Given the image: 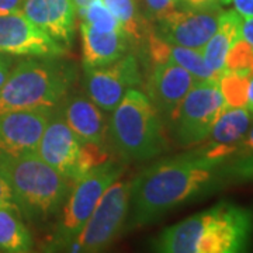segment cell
I'll return each mask as SVG.
<instances>
[{
	"instance_id": "obj_1",
	"label": "cell",
	"mask_w": 253,
	"mask_h": 253,
	"mask_svg": "<svg viewBox=\"0 0 253 253\" xmlns=\"http://www.w3.org/2000/svg\"><path fill=\"white\" fill-rule=\"evenodd\" d=\"M231 181L225 162L208 158L199 148L159 159L131 180L126 228L149 225Z\"/></svg>"
},
{
	"instance_id": "obj_2",
	"label": "cell",
	"mask_w": 253,
	"mask_h": 253,
	"mask_svg": "<svg viewBox=\"0 0 253 253\" xmlns=\"http://www.w3.org/2000/svg\"><path fill=\"white\" fill-rule=\"evenodd\" d=\"M253 238V210L221 201L163 229L152 249L162 253H239Z\"/></svg>"
},
{
	"instance_id": "obj_3",
	"label": "cell",
	"mask_w": 253,
	"mask_h": 253,
	"mask_svg": "<svg viewBox=\"0 0 253 253\" xmlns=\"http://www.w3.org/2000/svg\"><path fill=\"white\" fill-rule=\"evenodd\" d=\"M78 68L65 56H26L14 63L0 89V113L54 109L71 93Z\"/></svg>"
},
{
	"instance_id": "obj_4",
	"label": "cell",
	"mask_w": 253,
	"mask_h": 253,
	"mask_svg": "<svg viewBox=\"0 0 253 253\" xmlns=\"http://www.w3.org/2000/svg\"><path fill=\"white\" fill-rule=\"evenodd\" d=\"M0 172L9 181L21 214L31 222H45L61 210L72 181L45 163L37 152L0 154Z\"/></svg>"
},
{
	"instance_id": "obj_5",
	"label": "cell",
	"mask_w": 253,
	"mask_h": 253,
	"mask_svg": "<svg viewBox=\"0 0 253 253\" xmlns=\"http://www.w3.org/2000/svg\"><path fill=\"white\" fill-rule=\"evenodd\" d=\"M107 142L124 162H145L168 149L165 121L145 91L129 89L110 113Z\"/></svg>"
},
{
	"instance_id": "obj_6",
	"label": "cell",
	"mask_w": 253,
	"mask_h": 253,
	"mask_svg": "<svg viewBox=\"0 0 253 253\" xmlns=\"http://www.w3.org/2000/svg\"><path fill=\"white\" fill-rule=\"evenodd\" d=\"M38 156L66 179L75 181L110 159L107 146L83 142L66 124L56 106L37 146Z\"/></svg>"
},
{
	"instance_id": "obj_7",
	"label": "cell",
	"mask_w": 253,
	"mask_h": 253,
	"mask_svg": "<svg viewBox=\"0 0 253 253\" xmlns=\"http://www.w3.org/2000/svg\"><path fill=\"white\" fill-rule=\"evenodd\" d=\"M126 170L124 162L110 158L72 183L71 191L61 207V215L52 236V251H62L79 235L111 183L118 180Z\"/></svg>"
},
{
	"instance_id": "obj_8",
	"label": "cell",
	"mask_w": 253,
	"mask_h": 253,
	"mask_svg": "<svg viewBox=\"0 0 253 253\" xmlns=\"http://www.w3.org/2000/svg\"><path fill=\"white\" fill-rule=\"evenodd\" d=\"M131 197V180H116L100 197L90 218L73 241L63 248L66 252H101L126 229Z\"/></svg>"
},
{
	"instance_id": "obj_9",
	"label": "cell",
	"mask_w": 253,
	"mask_h": 253,
	"mask_svg": "<svg viewBox=\"0 0 253 253\" xmlns=\"http://www.w3.org/2000/svg\"><path fill=\"white\" fill-rule=\"evenodd\" d=\"M225 106L218 81L197 82L166 123L174 142L180 146L203 144Z\"/></svg>"
},
{
	"instance_id": "obj_10",
	"label": "cell",
	"mask_w": 253,
	"mask_h": 253,
	"mask_svg": "<svg viewBox=\"0 0 253 253\" xmlns=\"http://www.w3.org/2000/svg\"><path fill=\"white\" fill-rule=\"evenodd\" d=\"M83 72L84 94L109 114L126 91L144 83L139 59L132 52L101 68H83Z\"/></svg>"
},
{
	"instance_id": "obj_11",
	"label": "cell",
	"mask_w": 253,
	"mask_h": 253,
	"mask_svg": "<svg viewBox=\"0 0 253 253\" xmlns=\"http://www.w3.org/2000/svg\"><path fill=\"white\" fill-rule=\"evenodd\" d=\"M221 6L211 9H176L152 24L155 33L173 45L203 49L217 31Z\"/></svg>"
},
{
	"instance_id": "obj_12",
	"label": "cell",
	"mask_w": 253,
	"mask_h": 253,
	"mask_svg": "<svg viewBox=\"0 0 253 253\" xmlns=\"http://www.w3.org/2000/svg\"><path fill=\"white\" fill-rule=\"evenodd\" d=\"M0 54L66 56L68 49L34 26L23 13L0 16Z\"/></svg>"
},
{
	"instance_id": "obj_13",
	"label": "cell",
	"mask_w": 253,
	"mask_h": 253,
	"mask_svg": "<svg viewBox=\"0 0 253 253\" xmlns=\"http://www.w3.org/2000/svg\"><path fill=\"white\" fill-rule=\"evenodd\" d=\"M54 109L41 107L0 113V154L37 152V146Z\"/></svg>"
},
{
	"instance_id": "obj_14",
	"label": "cell",
	"mask_w": 253,
	"mask_h": 253,
	"mask_svg": "<svg viewBox=\"0 0 253 253\" xmlns=\"http://www.w3.org/2000/svg\"><path fill=\"white\" fill-rule=\"evenodd\" d=\"M197 79L174 62L152 63L146 79V94L154 103L165 124Z\"/></svg>"
},
{
	"instance_id": "obj_15",
	"label": "cell",
	"mask_w": 253,
	"mask_h": 253,
	"mask_svg": "<svg viewBox=\"0 0 253 253\" xmlns=\"http://www.w3.org/2000/svg\"><path fill=\"white\" fill-rule=\"evenodd\" d=\"M21 13L66 49L76 31V9L72 0H24Z\"/></svg>"
},
{
	"instance_id": "obj_16",
	"label": "cell",
	"mask_w": 253,
	"mask_h": 253,
	"mask_svg": "<svg viewBox=\"0 0 253 253\" xmlns=\"http://www.w3.org/2000/svg\"><path fill=\"white\" fill-rule=\"evenodd\" d=\"M253 123V116L246 107L225 106L215 120L208 138L199 149L217 161L226 162L244 141Z\"/></svg>"
},
{
	"instance_id": "obj_17",
	"label": "cell",
	"mask_w": 253,
	"mask_h": 253,
	"mask_svg": "<svg viewBox=\"0 0 253 253\" xmlns=\"http://www.w3.org/2000/svg\"><path fill=\"white\" fill-rule=\"evenodd\" d=\"M66 124L83 142L107 146L109 113L101 110L86 94H68L58 106Z\"/></svg>"
},
{
	"instance_id": "obj_18",
	"label": "cell",
	"mask_w": 253,
	"mask_h": 253,
	"mask_svg": "<svg viewBox=\"0 0 253 253\" xmlns=\"http://www.w3.org/2000/svg\"><path fill=\"white\" fill-rule=\"evenodd\" d=\"M83 68H101L116 62L132 51V41L126 33L100 31L81 21Z\"/></svg>"
},
{
	"instance_id": "obj_19",
	"label": "cell",
	"mask_w": 253,
	"mask_h": 253,
	"mask_svg": "<svg viewBox=\"0 0 253 253\" xmlns=\"http://www.w3.org/2000/svg\"><path fill=\"white\" fill-rule=\"evenodd\" d=\"M241 23L242 17L235 10H222L218 21L217 31L201 49L206 62L212 71L221 73L225 69V58L228 51L234 45V42L242 37Z\"/></svg>"
},
{
	"instance_id": "obj_20",
	"label": "cell",
	"mask_w": 253,
	"mask_h": 253,
	"mask_svg": "<svg viewBox=\"0 0 253 253\" xmlns=\"http://www.w3.org/2000/svg\"><path fill=\"white\" fill-rule=\"evenodd\" d=\"M33 251V238L16 207H0V252L27 253Z\"/></svg>"
},
{
	"instance_id": "obj_21",
	"label": "cell",
	"mask_w": 253,
	"mask_h": 253,
	"mask_svg": "<svg viewBox=\"0 0 253 253\" xmlns=\"http://www.w3.org/2000/svg\"><path fill=\"white\" fill-rule=\"evenodd\" d=\"M103 3L116 16L132 44L144 45L151 23L144 17L139 0H103Z\"/></svg>"
},
{
	"instance_id": "obj_22",
	"label": "cell",
	"mask_w": 253,
	"mask_h": 253,
	"mask_svg": "<svg viewBox=\"0 0 253 253\" xmlns=\"http://www.w3.org/2000/svg\"><path fill=\"white\" fill-rule=\"evenodd\" d=\"M174 62L189 71L199 82L218 81L221 73L212 71L204 59L201 49L173 45L166 42L165 46V62Z\"/></svg>"
},
{
	"instance_id": "obj_23",
	"label": "cell",
	"mask_w": 253,
	"mask_h": 253,
	"mask_svg": "<svg viewBox=\"0 0 253 253\" xmlns=\"http://www.w3.org/2000/svg\"><path fill=\"white\" fill-rule=\"evenodd\" d=\"M251 72L224 69L218 78V86L228 107H246Z\"/></svg>"
},
{
	"instance_id": "obj_24",
	"label": "cell",
	"mask_w": 253,
	"mask_h": 253,
	"mask_svg": "<svg viewBox=\"0 0 253 253\" xmlns=\"http://www.w3.org/2000/svg\"><path fill=\"white\" fill-rule=\"evenodd\" d=\"M225 165L232 181H253V123Z\"/></svg>"
},
{
	"instance_id": "obj_25",
	"label": "cell",
	"mask_w": 253,
	"mask_h": 253,
	"mask_svg": "<svg viewBox=\"0 0 253 253\" xmlns=\"http://www.w3.org/2000/svg\"><path fill=\"white\" fill-rule=\"evenodd\" d=\"M79 20L96 30H100V31L124 33L116 16L103 3V0H94L90 6L84 10V13L82 14Z\"/></svg>"
},
{
	"instance_id": "obj_26",
	"label": "cell",
	"mask_w": 253,
	"mask_h": 253,
	"mask_svg": "<svg viewBox=\"0 0 253 253\" xmlns=\"http://www.w3.org/2000/svg\"><path fill=\"white\" fill-rule=\"evenodd\" d=\"M252 61L253 46L241 37L226 54L225 69L236 72H251Z\"/></svg>"
},
{
	"instance_id": "obj_27",
	"label": "cell",
	"mask_w": 253,
	"mask_h": 253,
	"mask_svg": "<svg viewBox=\"0 0 253 253\" xmlns=\"http://www.w3.org/2000/svg\"><path fill=\"white\" fill-rule=\"evenodd\" d=\"M144 17L154 24L173 10L179 9L177 0H139Z\"/></svg>"
},
{
	"instance_id": "obj_28",
	"label": "cell",
	"mask_w": 253,
	"mask_h": 253,
	"mask_svg": "<svg viewBox=\"0 0 253 253\" xmlns=\"http://www.w3.org/2000/svg\"><path fill=\"white\" fill-rule=\"evenodd\" d=\"M6 206V207H17L14 193L10 187L9 181L6 180V177L3 176V173L0 172V207Z\"/></svg>"
},
{
	"instance_id": "obj_29",
	"label": "cell",
	"mask_w": 253,
	"mask_h": 253,
	"mask_svg": "<svg viewBox=\"0 0 253 253\" xmlns=\"http://www.w3.org/2000/svg\"><path fill=\"white\" fill-rule=\"evenodd\" d=\"M177 6L179 9H211L221 3L218 0H177Z\"/></svg>"
},
{
	"instance_id": "obj_30",
	"label": "cell",
	"mask_w": 253,
	"mask_h": 253,
	"mask_svg": "<svg viewBox=\"0 0 253 253\" xmlns=\"http://www.w3.org/2000/svg\"><path fill=\"white\" fill-rule=\"evenodd\" d=\"M17 62V56L7 54H0V89L3 86V83L6 82L9 76L10 71L13 69L14 63Z\"/></svg>"
},
{
	"instance_id": "obj_31",
	"label": "cell",
	"mask_w": 253,
	"mask_h": 253,
	"mask_svg": "<svg viewBox=\"0 0 253 253\" xmlns=\"http://www.w3.org/2000/svg\"><path fill=\"white\" fill-rule=\"evenodd\" d=\"M24 0H0V16L21 13Z\"/></svg>"
},
{
	"instance_id": "obj_32",
	"label": "cell",
	"mask_w": 253,
	"mask_h": 253,
	"mask_svg": "<svg viewBox=\"0 0 253 253\" xmlns=\"http://www.w3.org/2000/svg\"><path fill=\"white\" fill-rule=\"evenodd\" d=\"M231 3L241 17H253V0H232Z\"/></svg>"
},
{
	"instance_id": "obj_33",
	"label": "cell",
	"mask_w": 253,
	"mask_h": 253,
	"mask_svg": "<svg viewBox=\"0 0 253 253\" xmlns=\"http://www.w3.org/2000/svg\"><path fill=\"white\" fill-rule=\"evenodd\" d=\"M241 36L246 42H249L253 46V17H242Z\"/></svg>"
},
{
	"instance_id": "obj_34",
	"label": "cell",
	"mask_w": 253,
	"mask_h": 253,
	"mask_svg": "<svg viewBox=\"0 0 253 253\" xmlns=\"http://www.w3.org/2000/svg\"><path fill=\"white\" fill-rule=\"evenodd\" d=\"M72 1H73V4H75V9H76L78 18H81L82 14L84 13V10L87 9L94 0H72Z\"/></svg>"
},
{
	"instance_id": "obj_35",
	"label": "cell",
	"mask_w": 253,
	"mask_h": 253,
	"mask_svg": "<svg viewBox=\"0 0 253 253\" xmlns=\"http://www.w3.org/2000/svg\"><path fill=\"white\" fill-rule=\"evenodd\" d=\"M246 109L253 116V75L249 78V86H248V101H246Z\"/></svg>"
},
{
	"instance_id": "obj_36",
	"label": "cell",
	"mask_w": 253,
	"mask_h": 253,
	"mask_svg": "<svg viewBox=\"0 0 253 253\" xmlns=\"http://www.w3.org/2000/svg\"><path fill=\"white\" fill-rule=\"evenodd\" d=\"M218 1H219L221 4H231L232 0H218Z\"/></svg>"
}]
</instances>
